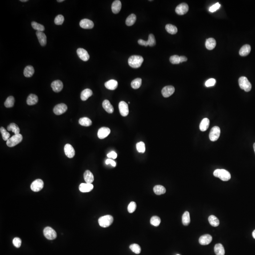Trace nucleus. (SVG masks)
I'll return each mask as SVG.
<instances>
[{"mask_svg":"<svg viewBox=\"0 0 255 255\" xmlns=\"http://www.w3.org/2000/svg\"><path fill=\"white\" fill-rule=\"evenodd\" d=\"M22 139L23 137L21 134L14 135V136L7 140L6 144L9 147H13L22 141Z\"/></svg>","mask_w":255,"mask_h":255,"instance_id":"obj_5","label":"nucleus"},{"mask_svg":"<svg viewBox=\"0 0 255 255\" xmlns=\"http://www.w3.org/2000/svg\"><path fill=\"white\" fill-rule=\"evenodd\" d=\"M208 221L210 224L213 227H217L219 225L220 222L216 216L211 215L208 217Z\"/></svg>","mask_w":255,"mask_h":255,"instance_id":"obj_35","label":"nucleus"},{"mask_svg":"<svg viewBox=\"0 0 255 255\" xmlns=\"http://www.w3.org/2000/svg\"><path fill=\"white\" fill-rule=\"evenodd\" d=\"M0 131L2 135V138L4 141H7L10 138V134L7 132L3 127H1L0 128Z\"/></svg>","mask_w":255,"mask_h":255,"instance_id":"obj_42","label":"nucleus"},{"mask_svg":"<svg viewBox=\"0 0 255 255\" xmlns=\"http://www.w3.org/2000/svg\"><path fill=\"white\" fill-rule=\"evenodd\" d=\"M65 154L69 158H72L75 156V151L73 146L69 144H66L64 146Z\"/></svg>","mask_w":255,"mask_h":255,"instance_id":"obj_12","label":"nucleus"},{"mask_svg":"<svg viewBox=\"0 0 255 255\" xmlns=\"http://www.w3.org/2000/svg\"><path fill=\"white\" fill-rule=\"evenodd\" d=\"M214 251L216 255H224L225 250L221 244H217L214 247Z\"/></svg>","mask_w":255,"mask_h":255,"instance_id":"obj_31","label":"nucleus"},{"mask_svg":"<svg viewBox=\"0 0 255 255\" xmlns=\"http://www.w3.org/2000/svg\"><path fill=\"white\" fill-rule=\"evenodd\" d=\"M214 175L224 182L228 181L231 178L230 172L224 169H216L214 171Z\"/></svg>","mask_w":255,"mask_h":255,"instance_id":"obj_2","label":"nucleus"},{"mask_svg":"<svg viewBox=\"0 0 255 255\" xmlns=\"http://www.w3.org/2000/svg\"><path fill=\"white\" fill-rule=\"evenodd\" d=\"M220 6L221 5L219 4L218 2H217L216 4L213 5L209 8V11L211 12H215L220 7Z\"/></svg>","mask_w":255,"mask_h":255,"instance_id":"obj_52","label":"nucleus"},{"mask_svg":"<svg viewBox=\"0 0 255 255\" xmlns=\"http://www.w3.org/2000/svg\"><path fill=\"white\" fill-rule=\"evenodd\" d=\"M216 41L214 38H209L207 39L206 42V47L209 50L214 49L216 46Z\"/></svg>","mask_w":255,"mask_h":255,"instance_id":"obj_28","label":"nucleus"},{"mask_svg":"<svg viewBox=\"0 0 255 255\" xmlns=\"http://www.w3.org/2000/svg\"><path fill=\"white\" fill-rule=\"evenodd\" d=\"M122 8V3L120 1L116 0L113 2L111 5L112 12L114 14H117L120 12Z\"/></svg>","mask_w":255,"mask_h":255,"instance_id":"obj_21","label":"nucleus"},{"mask_svg":"<svg viewBox=\"0 0 255 255\" xmlns=\"http://www.w3.org/2000/svg\"><path fill=\"white\" fill-rule=\"evenodd\" d=\"M114 218L110 215H106L102 216L98 220L99 225L102 227L106 228L109 226L113 223Z\"/></svg>","mask_w":255,"mask_h":255,"instance_id":"obj_3","label":"nucleus"},{"mask_svg":"<svg viewBox=\"0 0 255 255\" xmlns=\"http://www.w3.org/2000/svg\"><path fill=\"white\" fill-rule=\"evenodd\" d=\"M161 223V219L157 216H154L151 218L150 223L155 226H158Z\"/></svg>","mask_w":255,"mask_h":255,"instance_id":"obj_43","label":"nucleus"},{"mask_svg":"<svg viewBox=\"0 0 255 255\" xmlns=\"http://www.w3.org/2000/svg\"><path fill=\"white\" fill-rule=\"evenodd\" d=\"M180 63H182V62H186L188 59L186 57L181 56H180Z\"/></svg>","mask_w":255,"mask_h":255,"instance_id":"obj_56","label":"nucleus"},{"mask_svg":"<svg viewBox=\"0 0 255 255\" xmlns=\"http://www.w3.org/2000/svg\"><path fill=\"white\" fill-rule=\"evenodd\" d=\"M51 87L53 91L56 93H59L63 89V85L62 82L60 80L54 81L51 84Z\"/></svg>","mask_w":255,"mask_h":255,"instance_id":"obj_17","label":"nucleus"},{"mask_svg":"<svg viewBox=\"0 0 255 255\" xmlns=\"http://www.w3.org/2000/svg\"><path fill=\"white\" fill-rule=\"evenodd\" d=\"M77 54L79 58L82 61L86 62L89 59L90 56L89 53L86 50L83 48L78 49L77 51Z\"/></svg>","mask_w":255,"mask_h":255,"instance_id":"obj_14","label":"nucleus"},{"mask_svg":"<svg viewBox=\"0 0 255 255\" xmlns=\"http://www.w3.org/2000/svg\"><path fill=\"white\" fill-rule=\"evenodd\" d=\"M93 95V92L90 89H86L82 91L81 93V98L82 101H86L89 97Z\"/></svg>","mask_w":255,"mask_h":255,"instance_id":"obj_27","label":"nucleus"},{"mask_svg":"<svg viewBox=\"0 0 255 255\" xmlns=\"http://www.w3.org/2000/svg\"><path fill=\"white\" fill-rule=\"evenodd\" d=\"M20 1H21V2H26V1H28V0H21Z\"/></svg>","mask_w":255,"mask_h":255,"instance_id":"obj_58","label":"nucleus"},{"mask_svg":"<svg viewBox=\"0 0 255 255\" xmlns=\"http://www.w3.org/2000/svg\"><path fill=\"white\" fill-rule=\"evenodd\" d=\"M111 130L109 128L107 127H102L98 130L97 136L100 139H103L110 134Z\"/></svg>","mask_w":255,"mask_h":255,"instance_id":"obj_15","label":"nucleus"},{"mask_svg":"<svg viewBox=\"0 0 255 255\" xmlns=\"http://www.w3.org/2000/svg\"><path fill=\"white\" fill-rule=\"evenodd\" d=\"M84 178L86 182L89 184H92L94 180L93 174L89 170H86L84 172Z\"/></svg>","mask_w":255,"mask_h":255,"instance_id":"obj_22","label":"nucleus"},{"mask_svg":"<svg viewBox=\"0 0 255 255\" xmlns=\"http://www.w3.org/2000/svg\"><path fill=\"white\" fill-rule=\"evenodd\" d=\"M107 156L110 158L116 159L117 157V155L114 151H111L110 153L107 154Z\"/></svg>","mask_w":255,"mask_h":255,"instance_id":"obj_53","label":"nucleus"},{"mask_svg":"<svg viewBox=\"0 0 255 255\" xmlns=\"http://www.w3.org/2000/svg\"><path fill=\"white\" fill-rule=\"evenodd\" d=\"M210 124V121L208 118H204L202 120L200 125L199 129L201 131H205L208 129Z\"/></svg>","mask_w":255,"mask_h":255,"instance_id":"obj_29","label":"nucleus"},{"mask_svg":"<svg viewBox=\"0 0 255 255\" xmlns=\"http://www.w3.org/2000/svg\"></svg>","mask_w":255,"mask_h":255,"instance_id":"obj_61","label":"nucleus"},{"mask_svg":"<svg viewBox=\"0 0 255 255\" xmlns=\"http://www.w3.org/2000/svg\"><path fill=\"white\" fill-rule=\"evenodd\" d=\"M142 84V79L140 78H137L131 82V87L135 89H138L140 87Z\"/></svg>","mask_w":255,"mask_h":255,"instance_id":"obj_40","label":"nucleus"},{"mask_svg":"<svg viewBox=\"0 0 255 255\" xmlns=\"http://www.w3.org/2000/svg\"><path fill=\"white\" fill-rule=\"evenodd\" d=\"M130 248L131 249L132 252L135 254H138L141 252V248L140 246L137 244H133L130 245Z\"/></svg>","mask_w":255,"mask_h":255,"instance_id":"obj_45","label":"nucleus"},{"mask_svg":"<svg viewBox=\"0 0 255 255\" xmlns=\"http://www.w3.org/2000/svg\"><path fill=\"white\" fill-rule=\"evenodd\" d=\"M174 87L172 86H167L163 87L162 90V94L164 97H168L174 93Z\"/></svg>","mask_w":255,"mask_h":255,"instance_id":"obj_13","label":"nucleus"},{"mask_svg":"<svg viewBox=\"0 0 255 255\" xmlns=\"http://www.w3.org/2000/svg\"><path fill=\"white\" fill-rule=\"evenodd\" d=\"M170 62L174 64H177L180 63V56L178 55H174L171 56L170 58Z\"/></svg>","mask_w":255,"mask_h":255,"instance_id":"obj_48","label":"nucleus"},{"mask_svg":"<svg viewBox=\"0 0 255 255\" xmlns=\"http://www.w3.org/2000/svg\"><path fill=\"white\" fill-rule=\"evenodd\" d=\"M147 41L149 46L152 47V46L155 45V44H156V41H155V37L154 34H150L149 35L148 40Z\"/></svg>","mask_w":255,"mask_h":255,"instance_id":"obj_46","label":"nucleus"},{"mask_svg":"<svg viewBox=\"0 0 255 255\" xmlns=\"http://www.w3.org/2000/svg\"><path fill=\"white\" fill-rule=\"evenodd\" d=\"M64 1V0H58V2H61Z\"/></svg>","mask_w":255,"mask_h":255,"instance_id":"obj_59","label":"nucleus"},{"mask_svg":"<svg viewBox=\"0 0 255 255\" xmlns=\"http://www.w3.org/2000/svg\"><path fill=\"white\" fill-rule=\"evenodd\" d=\"M103 109L109 114H112L114 111V108L113 106L111 104L109 101L105 100L103 102Z\"/></svg>","mask_w":255,"mask_h":255,"instance_id":"obj_25","label":"nucleus"},{"mask_svg":"<svg viewBox=\"0 0 255 255\" xmlns=\"http://www.w3.org/2000/svg\"><path fill=\"white\" fill-rule=\"evenodd\" d=\"M137 207V204L134 202H131L129 204V206L128 207V211L130 213H132L136 210Z\"/></svg>","mask_w":255,"mask_h":255,"instance_id":"obj_49","label":"nucleus"},{"mask_svg":"<svg viewBox=\"0 0 255 255\" xmlns=\"http://www.w3.org/2000/svg\"><path fill=\"white\" fill-rule=\"evenodd\" d=\"M44 186V182L42 180L37 179L32 183L31 185V189L34 192H38L42 190Z\"/></svg>","mask_w":255,"mask_h":255,"instance_id":"obj_8","label":"nucleus"},{"mask_svg":"<svg viewBox=\"0 0 255 255\" xmlns=\"http://www.w3.org/2000/svg\"><path fill=\"white\" fill-rule=\"evenodd\" d=\"M79 25L82 29H91L94 26V24L91 20L85 18L80 21Z\"/></svg>","mask_w":255,"mask_h":255,"instance_id":"obj_16","label":"nucleus"},{"mask_svg":"<svg viewBox=\"0 0 255 255\" xmlns=\"http://www.w3.org/2000/svg\"><path fill=\"white\" fill-rule=\"evenodd\" d=\"M239 84L240 89L246 92H249L251 89V84L246 77H240L239 79Z\"/></svg>","mask_w":255,"mask_h":255,"instance_id":"obj_4","label":"nucleus"},{"mask_svg":"<svg viewBox=\"0 0 255 255\" xmlns=\"http://www.w3.org/2000/svg\"><path fill=\"white\" fill-rule=\"evenodd\" d=\"M118 83L117 81L114 79H111L106 82L105 84V86L108 89L114 90L117 89Z\"/></svg>","mask_w":255,"mask_h":255,"instance_id":"obj_23","label":"nucleus"},{"mask_svg":"<svg viewBox=\"0 0 255 255\" xmlns=\"http://www.w3.org/2000/svg\"><path fill=\"white\" fill-rule=\"evenodd\" d=\"M7 130L8 131H12L15 135L18 134L20 133V129L18 126L14 123H10L7 127Z\"/></svg>","mask_w":255,"mask_h":255,"instance_id":"obj_32","label":"nucleus"},{"mask_svg":"<svg viewBox=\"0 0 255 255\" xmlns=\"http://www.w3.org/2000/svg\"><path fill=\"white\" fill-rule=\"evenodd\" d=\"M212 237L209 234H205L201 236L199 239V243L202 245H208L211 243Z\"/></svg>","mask_w":255,"mask_h":255,"instance_id":"obj_19","label":"nucleus"},{"mask_svg":"<svg viewBox=\"0 0 255 255\" xmlns=\"http://www.w3.org/2000/svg\"><path fill=\"white\" fill-rule=\"evenodd\" d=\"M251 51V46L249 45H244L239 51V54L241 56H246Z\"/></svg>","mask_w":255,"mask_h":255,"instance_id":"obj_26","label":"nucleus"},{"mask_svg":"<svg viewBox=\"0 0 255 255\" xmlns=\"http://www.w3.org/2000/svg\"><path fill=\"white\" fill-rule=\"evenodd\" d=\"M182 222L183 225L185 226H187L190 224L191 222V219H190V215L189 212L186 211L183 215L182 217Z\"/></svg>","mask_w":255,"mask_h":255,"instance_id":"obj_36","label":"nucleus"},{"mask_svg":"<svg viewBox=\"0 0 255 255\" xmlns=\"http://www.w3.org/2000/svg\"><path fill=\"white\" fill-rule=\"evenodd\" d=\"M38 98L37 96L36 95L31 94L29 95L27 98L26 103L29 106H33V105H36V103L38 102Z\"/></svg>","mask_w":255,"mask_h":255,"instance_id":"obj_24","label":"nucleus"},{"mask_svg":"<svg viewBox=\"0 0 255 255\" xmlns=\"http://www.w3.org/2000/svg\"><path fill=\"white\" fill-rule=\"evenodd\" d=\"M78 122L80 125L85 127L90 126L92 124L91 119L87 117H83L79 119Z\"/></svg>","mask_w":255,"mask_h":255,"instance_id":"obj_34","label":"nucleus"},{"mask_svg":"<svg viewBox=\"0 0 255 255\" xmlns=\"http://www.w3.org/2000/svg\"><path fill=\"white\" fill-rule=\"evenodd\" d=\"M136 16L134 14H130L126 20V24L128 26L133 25L136 22Z\"/></svg>","mask_w":255,"mask_h":255,"instance_id":"obj_37","label":"nucleus"},{"mask_svg":"<svg viewBox=\"0 0 255 255\" xmlns=\"http://www.w3.org/2000/svg\"><path fill=\"white\" fill-rule=\"evenodd\" d=\"M43 232L45 237L49 240H53L57 237V233L55 230L50 227L45 228Z\"/></svg>","mask_w":255,"mask_h":255,"instance_id":"obj_6","label":"nucleus"},{"mask_svg":"<svg viewBox=\"0 0 255 255\" xmlns=\"http://www.w3.org/2000/svg\"><path fill=\"white\" fill-rule=\"evenodd\" d=\"M68 107L64 103H60L56 105L53 108V113L56 115H60L65 113L67 110Z\"/></svg>","mask_w":255,"mask_h":255,"instance_id":"obj_9","label":"nucleus"},{"mask_svg":"<svg viewBox=\"0 0 255 255\" xmlns=\"http://www.w3.org/2000/svg\"><path fill=\"white\" fill-rule=\"evenodd\" d=\"M215 83H216L215 79L214 78H210L206 82L205 85L207 87H210V86H214Z\"/></svg>","mask_w":255,"mask_h":255,"instance_id":"obj_51","label":"nucleus"},{"mask_svg":"<svg viewBox=\"0 0 255 255\" xmlns=\"http://www.w3.org/2000/svg\"><path fill=\"white\" fill-rule=\"evenodd\" d=\"M138 43L139 45H143V46H148V42L147 41H145L142 39H139L138 40Z\"/></svg>","mask_w":255,"mask_h":255,"instance_id":"obj_55","label":"nucleus"},{"mask_svg":"<svg viewBox=\"0 0 255 255\" xmlns=\"http://www.w3.org/2000/svg\"><path fill=\"white\" fill-rule=\"evenodd\" d=\"M221 130L220 128L218 126L212 127L209 133V138L212 141H215L218 139L220 135Z\"/></svg>","mask_w":255,"mask_h":255,"instance_id":"obj_7","label":"nucleus"},{"mask_svg":"<svg viewBox=\"0 0 255 255\" xmlns=\"http://www.w3.org/2000/svg\"><path fill=\"white\" fill-rule=\"evenodd\" d=\"M13 244L15 247L19 248L21 245V240L20 238L16 237L13 240Z\"/></svg>","mask_w":255,"mask_h":255,"instance_id":"obj_50","label":"nucleus"},{"mask_svg":"<svg viewBox=\"0 0 255 255\" xmlns=\"http://www.w3.org/2000/svg\"><path fill=\"white\" fill-rule=\"evenodd\" d=\"M153 190L155 194L158 195L163 194L166 192V188L162 185H156L154 187Z\"/></svg>","mask_w":255,"mask_h":255,"instance_id":"obj_33","label":"nucleus"},{"mask_svg":"<svg viewBox=\"0 0 255 255\" xmlns=\"http://www.w3.org/2000/svg\"><path fill=\"white\" fill-rule=\"evenodd\" d=\"M253 147H254V151H255V143H254V145H253Z\"/></svg>","mask_w":255,"mask_h":255,"instance_id":"obj_60","label":"nucleus"},{"mask_svg":"<svg viewBox=\"0 0 255 255\" xmlns=\"http://www.w3.org/2000/svg\"><path fill=\"white\" fill-rule=\"evenodd\" d=\"M64 21V17L62 15H58L54 19V23L57 25H61L63 24Z\"/></svg>","mask_w":255,"mask_h":255,"instance_id":"obj_47","label":"nucleus"},{"mask_svg":"<svg viewBox=\"0 0 255 255\" xmlns=\"http://www.w3.org/2000/svg\"><path fill=\"white\" fill-rule=\"evenodd\" d=\"M94 188V186L93 184H89V183H81L80 184L79 186V191L81 192H89L91 191Z\"/></svg>","mask_w":255,"mask_h":255,"instance_id":"obj_20","label":"nucleus"},{"mask_svg":"<svg viewBox=\"0 0 255 255\" xmlns=\"http://www.w3.org/2000/svg\"><path fill=\"white\" fill-rule=\"evenodd\" d=\"M36 35L41 45L42 46H45L47 42V38L45 34L41 31H37Z\"/></svg>","mask_w":255,"mask_h":255,"instance_id":"obj_18","label":"nucleus"},{"mask_svg":"<svg viewBox=\"0 0 255 255\" xmlns=\"http://www.w3.org/2000/svg\"><path fill=\"white\" fill-rule=\"evenodd\" d=\"M188 5L186 3H182L178 5L175 9L176 13L180 15H183L186 14L188 11Z\"/></svg>","mask_w":255,"mask_h":255,"instance_id":"obj_11","label":"nucleus"},{"mask_svg":"<svg viewBox=\"0 0 255 255\" xmlns=\"http://www.w3.org/2000/svg\"><path fill=\"white\" fill-rule=\"evenodd\" d=\"M136 148H137V151L139 153H144L146 151L145 144L143 142L138 143L136 145Z\"/></svg>","mask_w":255,"mask_h":255,"instance_id":"obj_44","label":"nucleus"},{"mask_svg":"<svg viewBox=\"0 0 255 255\" xmlns=\"http://www.w3.org/2000/svg\"><path fill=\"white\" fill-rule=\"evenodd\" d=\"M34 73V68L32 66H27L24 70V75L26 78H30Z\"/></svg>","mask_w":255,"mask_h":255,"instance_id":"obj_30","label":"nucleus"},{"mask_svg":"<svg viewBox=\"0 0 255 255\" xmlns=\"http://www.w3.org/2000/svg\"><path fill=\"white\" fill-rule=\"evenodd\" d=\"M144 59L139 55H132L129 58L128 63L130 66L133 68H138L141 66Z\"/></svg>","mask_w":255,"mask_h":255,"instance_id":"obj_1","label":"nucleus"},{"mask_svg":"<svg viewBox=\"0 0 255 255\" xmlns=\"http://www.w3.org/2000/svg\"><path fill=\"white\" fill-rule=\"evenodd\" d=\"M31 26L34 30H37V31H41L43 32L45 30V27L42 25L37 23L35 21H33L31 23Z\"/></svg>","mask_w":255,"mask_h":255,"instance_id":"obj_41","label":"nucleus"},{"mask_svg":"<svg viewBox=\"0 0 255 255\" xmlns=\"http://www.w3.org/2000/svg\"><path fill=\"white\" fill-rule=\"evenodd\" d=\"M106 164H111L114 167H115L116 166V162L111 159H107V160H106Z\"/></svg>","mask_w":255,"mask_h":255,"instance_id":"obj_54","label":"nucleus"},{"mask_svg":"<svg viewBox=\"0 0 255 255\" xmlns=\"http://www.w3.org/2000/svg\"><path fill=\"white\" fill-rule=\"evenodd\" d=\"M119 113L122 116L125 117L129 114V107L127 103L124 101H121L119 104Z\"/></svg>","mask_w":255,"mask_h":255,"instance_id":"obj_10","label":"nucleus"},{"mask_svg":"<svg viewBox=\"0 0 255 255\" xmlns=\"http://www.w3.org/2000/svg\"><path fill=\"white\" fill-rule=\"evenodd\" d=\"M15 99L12 96H10L7 98L4 103V106L7 108H10L14 106Z\"/></svg>","mask_w":255,"mask_h":255,"instance_id":"obj_39","label":"nucleus"},{"mask_svg":"<svg viewBox=\"0 0 255 255\" xmlns=\"http://www.w3.org/2000/svg\"><path fill=\"white\" fill-rule=\"evenodd\" d=\"M252 236H253V238L255 239V230L252 232Z\"/></svg>","mask_w":255,"mask_h":255,"instance_id":"obj_57","label":"nucleus"},{"mask_svg":"<svg viewBox=\"0 0 255 255\" xmlns=\"http://www.w3.org/2000/svg\"><path fill=\"white\" fill-rule=\"evenodd\" d=\"M166 29L167 32L171 34H174L178 32V29L175 26L171 24H167L166 26Z\"/></svg>","mask_w":255,"mask_h":255,"instance_id":"obj_38","label":"nucleus"}]
</instances>
